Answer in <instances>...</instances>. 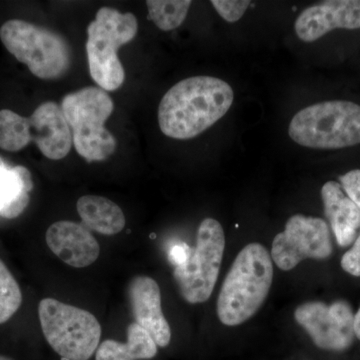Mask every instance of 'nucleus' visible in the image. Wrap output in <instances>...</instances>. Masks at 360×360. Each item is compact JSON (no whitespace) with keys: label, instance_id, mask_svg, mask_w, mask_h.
I'll list each match as a JSON object with an SVG mask.
<instances>
[{"label":"nucleus","instance_id":"1","mask_svg":"<svg viewBox=\"0 0 360 360\" xmlns=\"http://www.w3.org/2000/svg\"><path fill=\"white\" fill-rule=\"evenodd\" d=\"M232 103L233 90L224 80L212 77L186 78L161 99V131L174 139H193L224 117Z\"/></svg>","mask_w":360,"mask_h":360},{"label":"nucleus","instance_id":"2","mask_svg":"<svg viewBox=\"0 0 360 360\" xmlns=\"http://www.w3.org/2000/svg\"><path fill=\"white\" fill-rule=\"evenodd\" d=\"M274 281L271 255L260 243H250L238 253L225 277L217 315L227 326L248 321L264 304Z\"/></svg>","mask_w":360,"mask_h":360},{"label":"nucleus","instance_id":"3","mask_svg":"<svg viewBox=\"0 0 360 360\" xmlns=\"http://www.w3.org/2000/svg\"><path fill=\"white\" fill-rule=\"evenodd\" d=\"M225 248L224 229L217 220L205 219L196 233L194 248L174 246L170 259L175 281L184 300L191 304L210 300L219 278Z\"/></svg>","mask_w":360,"mask_h":360},{"label":"nucleus","instance_id":"4","mask_svg":"<svg viewBox=\"0 0 360 360\" xmlns=\"http://www.w3.org/2000/svg\"><path fill=\"white\" fill-rule=\"evenodd\" d=\"M115 104L105 90L87 86L63 97L61 110L78 155L89 162L108 160L115 153L116 139L105 122Z\"/></svg>","mask_w":360,"mask_h":360},{"label":"nucleus","instance_id":"5","mask_svg":"<svg viewBox=\"0 0 360 360\" xmlns=\"http://www.w3.org/2000/svg\"><path fill=\"white\" fill-rule=\"evenodd\" d=\"M136 18L110 7L97 11L96 20L87 27L86 54L92 79L101 89L115 91L125 79L124 68L117 56L122 45L136 37Z\"/></svg>","mask_w":360,"mask_h":360},{"label":"nucleus","instance_id":"6","mask_svg":"<svg viewBox=\"0 0 360 360\" xmlns=\"http://www.w3.org/2000/svg\"><path fill=\"white\" fill-rule=\"evenodd\" d=\"M290 136L300 146L340 149L360 144V105L347 101H324L298 111Z\"/></svg>","mask_w":360,"mask_h":360},{"label":"nucleus","instance_id":"7","mask_svg":"<svg viewBox=\"0 0 360 360\" xmlns=\"http://www.w3.org/2000/svg\"><path fill=\"white\" fill-rule=\"evenodd\" d=\"M0 39L7 51L27 65L37 77L58 79L70 70V45L51 30L25 20H11L0 28Z\"/></svg>","mask_w":360,"mask_h":360},{"label":"nucleus","instance_id":"8","mask_svg":"<svg viewBox=\"0 0 360 360\" xmlns=\"http://www.w3.org/2000/svg\"><path fill=\"white\" fill-rule=\"evenodd\" d=\"M39 316L45 340L63 359L89 360L96 352L101 326L87 310L44 298Z\"/></svg>","mask_w":360,"mask_h":360},{"label":"nucleus","instance_id":"9","mask_svg":"<svg viewBox=\"0 0 360 360\" xmlns=\"http://www.w3.org/2000/svg\"><path fill=\"white\" fill-rule=\"evenodd\" d=\"M333 250L330 231L323 219L295 214L274 238L271 257L279 269L288 271L307 258L326 259Z\"/></svg>","mask_w":360,"mask_h":360},{"label":"nucleus","instance_id":"10","mask_svg":"<svg viewBox=\"0 0 360 360\" xmlns=\"http://www.w3.org/2000/svg\"><path fill=\"white\" fill-rule=\"evenodd\" d=\"M295 319L317 347L328 352H345L354 343V314L345 300L331 304L304 302L296 307Z\"/></svg>","mask_w":360,"mask_h":360},{"label":"nucleus","instance_id":"11","mask_svg":"<svg viewBox=\"0 0 360 360\" xmlns=\"http://www.w3.org/2000/svg\"><path fill=\"white\" fill-rule=\"evenodd\" d=\"M360 0H328L304 9L295 20L298 39L314 42L335 30H359Z\"/></svg>","mask_w":360,"mask_h":360},{"label":"nucleus","instance_id":"12","mask_svg":"<svg viewBox=\"0 0 360 360\" xmlns=\"http://www.w3.org/2000/svg\"><path fill=\"white\" fill-rule=\"evenodd\" d=\"M127 295L134 322L148 331L158 347H167L172 340V330L161 309L158 283L149 276H135L130 281Z\"/></svg>","mask_w":360,"mask_h":360},{"label":"nucleus","instance_id":"13","mask_svg":"<svg viewBox=\"0 0 360 360\" xmlns=\"http://www.w3.org/2000/svg\"><path fill=\"white\" fill-rule=\"evenodd\" d=\"M45 240L59 259L75 269L89 266L101 255V246L96 238L82 224L68 220L51 224Z\"/></svg>","mask_w":360,"mask_h":360},{"label":"nucleus","instance_id":"14","mask_svg":"<svg viewBox=\"0 0 360 360\" xmlns=\"http://www.w3.org/2000/svg\"><path fill=\"white\" fill-rule=\"evenodd\" d=\"M32 141L45 158L52 160L65 158L72 146V134L63 110L49 101L39 105L28 117Z\"/></svg>","mask_w":360,"mask_h":360},{"label":"nucleus","instance_id":"15","mask_svg":"<svg viewBox=\"0 0 360 360\" xmlns=\"http://www.w3.org/2000/svg\"><path fill=\"white\" fill-rule=\"evenodd\" d=\"M324 212L328 217L336 241L347 248L357 238L360 229V208L343 191L340 184L326 182L321 188Z\"/></svg>","mask_w":360,"mask_h":360},{"label":"nucleus","instance_id":"16","mask_svg":"<svg viewBox=\"0 0 360 360\" xmlns=\"http://www.w3.org/2000/svg\"><path fill=\"white\" fill-rule=\"evenodd\" d=\"M33 188L32 174L25 167H9L0 158V217L13 219L30 205Z\"/></svg>","mask_w":360,"mask_h":360},{"label":"nucleus","instance_id":"17","mask_svg":"<svg viewBox=\"0 0 360 360\" xmlns=\"http://www.w3.org/2000/svg\"><path fill=\"white\" fill-rule=\"evenodd\" d=\"M77 208L82 221L98 233L115 236L124 229L127 220L122 208L103 196H82Z\"/></svg>","mask_w":360,"mask_h":360},{"label":"nucleus","instance_id":"18","mask_svg":"<svg viewBox=\"0 0 360 360\" xmlns=\"http://www.w3.org/2000/svg\"><path fill=\"white\" fill-rule=\"evenodd\" d=\"M158 354V345L148 331L132 322L127 328V342L106 340L99 345L96 360H148Z\"/></svg>","mask_w":360,"mask_h":360},{"label":"nucleus","instance_id":"19","mask_svg":"<svg viewBox=\"0 0 360 360\" xmlns=\"http://www.w3.org/2000/svg\"><path fill=\"white\" fill-rule=\"evenodd\" d=\"M32 141L30 120L13 110H0V148L15 153Z\"/></svg>","mask_w":360,"mask_h":360},{"label":"nucleus","instance_id":"20","mask_svg":"<svg viewBox=\"0 0 360 360\" xmlns=\"http://www.w3.org/2000/svg\"><path fill=\"white\" fill-rule=\"evenodd\" d=\"M148 18L162 32L179 27L186 20L191 1L189 0H148Z\"/></svg>","mask_w":360,"mask_h":360},{"label":"nucleus","instance_id":"21","mask_svg":"<svg viewBox=\"0 0 360 360\" xmlns=\"http://www.w3.org/2000/svg\"><path fill=\"white\" fill-rule=\"evenodd\" d=\"M22 303V292L18 281L0 259V324L6 323L18 312Z\"/></svg>","mask_w":360,"mask_h":360},{"label":"nucleus","instance_id":"22","mask_svg":"<svg viewBox=\"0 0 360 360\" xmlns=\"http://www.w3.org/2000/svg\"><path fill=\"white\" fill-rule=\"evenodd\" d=\"M212 4L217 13L227 22H236L243 18L250 6L248 0H212Z\"/></svg>","mask_w":360,"mask_h":360},{"label":"nucleus","instance_id":"23","mask_svg":"<svg viewBox=\"0 0 360 360\" xmlns=\"http://www.w3.org/2000/svg\"><path fill=\"white\" fill-rule=\"evenodd\" d=\"M340 186L345 193L360 208V169L350 170L340 176Z\"/></svg>","mask_w":360,"mask_h":360},{"label":"nucleus","instance_id":"24","mask_svg":"<svg viewBox=\"0 0 360 360\" xmlns=\"http://www.w3.org/2000/svg\"><path fill=\"white\" fill-rule=\"evenodd\" d=\"M341 267L347 274L360 277V233L355 239L354 246L341 258Z\"/></svg>","mask_w":360,"mask_h":360},{"label":"nucleus","instance_id":"25","mask_svg":"<svg viewBox=\"0 0 360 360\" xmlns=\"http://www.w3.org/2000/svg\"><path fill=\"white\" fill-rule=\"evenodd\" d=\"M354 333L355 336L360 340V309L356 314H354Z\"/></svg>","mask_w":360,"mask_h":360},{"label":"nucleus","instance_id":"26","mask_svg":"<svg viewBox=\"0 0 360 360\" xmlns=\"http://www.w3.org/2000/svg\"><path fill=\"white\" fill-rule=\"evenodd\" d=\"M0 360H13L11 357L4 356V355H0Z\"/></svg>","mask_w":360,"mask_h":360}]
</instances>
